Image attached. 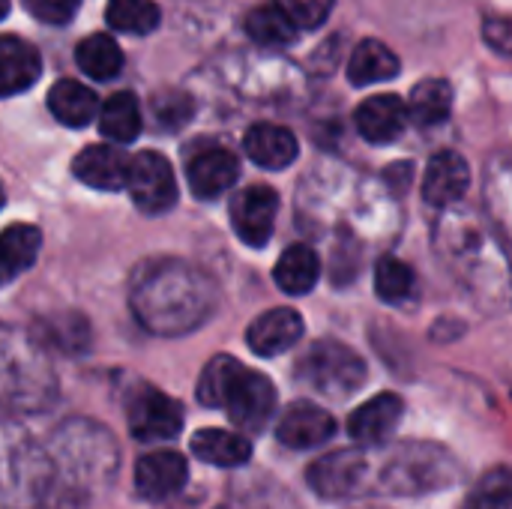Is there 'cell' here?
Instances as JSON below:
<instances>
[{
	"label": "cell",
	"instance_id": "cell-19",
	"mask_svg": "<svg viewBox=\"0 0 512 509\" xmlns=\"http://www.w3.org/2000/svg\"><path fill=\"white\" fill-rule=\"evenodd\" d=\"M48 111L72 129L87 126L96 114H99V99L90 87H84L81 81L72 78H60L51 90H48Z\"/></svg>",
	"mask_w": 512,
	"mask_h": 509
},
{
	"label": "cell",
	"instance_id": "cell-23",
	"mask_svg": "<svg viewBox=\"0 0 512 509\" xmlns=\"http://www.w3.org/2000/svg\"><path fill=\"white\" fill-rule=\"evenodd\" d=\"M405 108L408 120L417 126H438L453 111V87L444 78H426L411 90V102Z\"/></svg>",
	"mask_w": 512,
	"mask_h": 509
},
{
	"label": "cell",
	"instance_id": "cell-2",
	"mask_svg": "<svg viewBox=\"0 0 512 509\" xmlns=\"http://www.w3.org/2000/svg\"><path fill=\"white\" fill-rule=\"evenodd\" d=\"M294 378L327 396V399H345L351 393H357L366 381V363L363 357L342 345V342H333V339H324V342H315L297 363L294 369Z\"/></svg>",
	"mask_w": 512,
	"mask_h": 509
},
{
	"label": "cell",
	"instance_id": "cell-5",
	"mask_svg": "<svg viewBox=\"0 0 512 509\" xmlns=\"http://www.w3.org/2000/svg\"><path fill=\"white\" fill-rule=\"evenodd\" d=\"M222 408L228 411V417L249 432H258L270 423L273 411H276V390L270 384L267 375L252 372V369H240L234 384L228 387V396L222 402Z\"/></svg>",
	"mask_w": 512,
	"mask_h": 509
},
{
	"label": "cell",
	"instance_id": "cell-24",
	"mask_svg": "<svg viewBox=\"0 0 512 509\" xmlns=\"http://www.w3.org/2000/svg\"><path fill=\"white\" fill-rule=\"evenodd\" d=\"M75 63L93 81H111L123 69V51L108 33H93L75 48Z\"/></svg>",
	"mask_w": 512,
	"mask_h": 509
},
{
	"label": "cell",
	"instance_id": "cell-29",
	"mask_svg": "<svg viewBox=\"0 0 512 509\" xmlns=\"http://www.w3.org/2000/svg\"><path fill=\"white\" fill-rule=\"evenodd\" d=\"M414 288V273L405 261L384 255L375 267V291L384 303H399L411 294Z\"/></svg>",
	"mask_w": 512,
	"mask_h": 509
},
{
	"label": "cell",
	"instance_id": "cell-27",
	"mask_svg": "<svg viewBox=\"0 0 512 509\" xmlns=\"http://www.w3.org/2000/svg\"><path fill=\"white\" fill-rule=\"evenodd\" d=\"M105 18L120 33L147 36L159 27V6L153 0H108Z\"/></svg>",
	"mask_w": 512,
	"mask_h": 509
},
{
	"label": "cell",
	"instance_id": "cell-8",
	"mask_svg": "<svg viewBox=\"0 0 512 509\" xmlns=\"http://www.w3.org/2000/svg\"><path fill=\"white\" fill-rule=\"evenodd\" d=\"M237 177H240V162L225 147H204L186 165L189 189L204 201H213V198L225 195L237 183Z\"/></svg>",
	"mask_w": 512,
	"mask_h": 509
},
{
	"label": "cell",
	"instance_id": "cell-4",
	"mask_svg": "<svg viewBox=\"0 0 512 509\" xmlns=\"http://www.w3.org/2000/svg\"><path fill=\"white\" fill-rule=\"evenodd\" d=\"M309 486L321 498H354L366 492L369 483V453L360 450H342L318 459L309 474Z\"/></svg>",
	"mask_w": 512,
	"mask_h": 509
},
{
	"label": "cell",
	"instance_id": "cell-1",
	"mask_svg": "<svg viewBox=\"0 0 512 509\" xmlns=\"http://www.w3.org/2000/svg\"><path fill=\"white\" fill-rule=\"evenodd\" d=\"M216 303V285L183 261L144 264L132 279V312L159 336L198 327Z\"/></svg>",
	"mask_w": 512,
	"mask_h": 509
},
{
	"label": "cell",
	"instance_id": "cell-25",
	"mask_svg": "<svg viewBox=\"0 0 512 509\" xmlns=\"http://www.w3.org/2000/svg\"><path fill=\"white\" fill-rule=\"evenodd\" d=\"M99 132L117 144H129L141 132V105L135 93H114L99 108Z\"/></svg>",
	"mask_w": 512,
	"mask_h": 509
},
{
	"label": "cell",
	"instance_id": "cell-21",
	"mask_svg": "<svg viewBox=\"0 0 512 509\" xmlns=\"http://www.w3.org/2000/svg\"><path fill=\"white\" fill-rule=\"evenodd\" d=\"M192 453L216 468H240L252 459V444L225 429H201L192 435Z\"/></svg>",
	"mask_w": 512,
	"mask_h": 509
},
{
	"label": "cell",
	"instance_id": "cell-20",
	"mask_svg": "<svg viewBox=\"0 0 512 509\" xmlns=\"http://www.w3.org/2000/svg\"><path fill=\"white\" fill-rule=\"evenodd\" d=\"M318 276H321V261H318V255H315L306 243L288 246V249L279 255L276 270H273L276 285H279L285 294H291V297L309 294V291L318 285Z\"/></svg>",
	"mask_w": 512,
	"mask_h": 509
},
{
	"label": "cell",
	"instance_id": "cell-16",
	"mask_svg": "<svg viewBox=\"0 0 512 509\" xmlns=\"http://www.w3.org/2000/svg\"><path fill=\"white\" fill-rule=\"evenodd\" d=\"M243 150H246V156L255 165L270 168V171L288 168L297 159V153H300L294 132L285 129V126H276V123H255V126H249L246 135H243Z\"/></svg>",
	"mask_w": 512,
	"mask_h": 509
},
{
	"label": "cell",
	"instance_id": "cell-31",
	"mask_svg": "<svg viewBox=\"0 0 512 509\" xmlns=\"http://www.w3.org/2000/svg\"><path fill=\"white\" fill-rule=\"evenodd\" d=\"M153 114L165 129H177L195 114V102L180 90H165L153 99Z\"/></svg>",
	"mask_w": 512,
	"mask_h": 509
},
{
	"label": "cell",
	"instance_id": "cell-28",
	"mask_svg": "<svg viewBox=\"0 0 512 509\" xmlns=\"http://www.w3.org/2000/svg\"><path fill=\"white\" fill-rule=\"evenodd\" d=\"M240 369L243 366L234 357H213L204 366L201 378H198V402L207 405V408H222V402L228 396V387L234 384Z\"/></svg>",
	"mask_w": 512,
	"mask_h": 509
},
{
	"label": "cell",
	"instance_id": "cell-14",
	"mask_svg": "<svg viewBox=\"0 0 512 509\" xmlns=\"http://www.w3.org/2000/svg\"><path fill=\"white\" fill-rule=\"evenodd\" d=\"M72 174L90 186V189H105V192H117L126 186V174H129V156L111 144H90L84 147L75 159H72Z\"/></svg>",
	"mask_w": 512,
	"mask_h": 509
},
{
	"label": "cell",
	"instance_id": "cell-13",
	"mask_svg": "<svg viewBox=\"0 0 512 509\" xmlns=\"http://www.w3.org/2000/svg\"><path fill=\"white\" fill-rule=\"evenodd\" d=\"M405 414V402L396 393H381L375 399H369L366 405H360L351 420H348V432L357 444L363 447H378L384 444L402 423Z\"/></svg>",
	"mask_w": 512,
	"mask_h": 509
},
{
	"label": "cell",
	"instance_id": "cell-34",
	"mask_svg": "<svg viewBox=\"0 0 512 509\" xmlns=\"http://www.w3.org/2000/svg\"><path fill=\"white\" fill-rule=\"evenodd\" d=\"M483 33H486V42L498 54H510V18H486Z\"/></svg>",
	"mask_w": 512,
	"mask_h": 509
},
{
	"label": "cell",
	"instance_id": "cell-30",
	"mask_svg": "<svg viewBox=\"0 0 512 509\" xmlns=\"http://www.w3.org/2000/svg\"><path fill=\"white\" fill-rule=\"evenodd\" d=\"M336 0H273V6L294 24V30H315L327 21Z\"/></svg>",
	"mask_w": 512,
	"mask_h": 509
},
{
	"label": "cell",
	"instance_id": "cell-12",
	"mask_svg": "<svg viewBox=\"0 0 512 509\" xmlns=\"http://www.w3.org/2000/svg\"><path fill=\"white\" fill-rule=\"evenodd\" d=\"M354 123L369 144H390L405 132L408 108L396 93H378L360 102V108L354 111Z\"/></svg>",
	"mask_w": 512,
	"mask_h": 509
},
{
	"label": "cell",
	"instance_id": "cell-36",
	"mask_svg": "<svg viewBox=\"0 0 512 509\" xmlns=\"http://www.w3.org/2000/svg\"><path fill=\"white\" fill-rule=\"evenodd\" d=\"M0 207H3V186H0Z\"/></svg>",
	"mask_w": 512,
	"mask_h": 509
},
{
	"label": "cell",
	"instance_id": "cell-17",
	"mask_svg": "<svg viewBox=\"0 0 512 509\" xmlns=\"http://www.w3.org/2000/svg\"><path fill=\"white\" fill-rule=\"evenodd\" d=\"M39 72V51L30 42L18 36H0V99L33 87Z\"/></svg>",
	"mask_w": 512,
	"mask_h": 509
},
{
	"label": "cell",
	"instance_id": "cell-15",
	"mask_svg": "<svg viewBox=\"0 0 512 509\" xmlns=\"http://www.w3.org/2000/svg\"><path fill=\"white\" fill-rule=\"evenodd\" d=\"M300 339H303V318L294 309H270L258 315L246 330V342L258 357H279L291 351Z\"/></svg>",
	"mask_w": 512,
	"mask_h": 509
},
{
	"label": "cell",
	"instance_id": "cell-22",
	"mask_svg": "<svg viewBox=\"0 0 512 509\" xmlns=\"http://www.w3.org/2000/svg\"><path fill=\"white\" fill-rule=\"evenodd\" d=\"M396 75H399V57L381 39H363L348 60V78L357 87L390 81Z\"/></svg>",
	"mask_w": 512,
	"mask_h": 509
},
{
	"label": "cell",
	"instance_id": "cell-10",
	"mask_svg": "<svg viewBox=\"0 0 512 509\" xmlns=\"http://www.w3.org/2000/svg\"><path fill=\"white\" fill-rule=\"evenodd\" d=\"M333 432H336V420L315 402H294L276 426V438L291 450L321 447L324 441L333 438Z\"/></svg>",
	"mask_w": 512,
	"mask_h": 509
},
{
	"label": "cell",
	"instance_id": "cell-11",
	"mask_svg": "<svg viewBox=\"0 0 512 509\" xmlns=\"http://www.w3.org/2000/svg\"><path fill=\"white\" fill-rule=\"evenodd\" d=\"M471 183L468 162L456 150H441L429 159L423 174V201L432 207H450L465 198Z\"/></svg>",
	"mask_w": 512,
	"mask_h": 509
},
{
	"label": "cell",
	"instance_id": "cell-18",
	"mask_svg": "<svg viewBox=\"0 0 512 509\" xmlns=\"http://www.w3.org/2000/svg\"><path fill=\"white\" fill-rule=\"evenodd\" d=\"M39 246H42V234L36 225L18 222L0 231V285L30 270L39 255Z\"/></svg>",
	"mask_w": 512,
	"mask_h": 509
},
{
	"label": "cell",
	"instance_id": "cell-32",
	"mask_svg": "<svg viewBox=\"0 0 512 509\" xmlns=\"http://www.w3.org/2000/svg\"><path fill=\"white\" fill-rule=\"evenodd\" d=\"M510 504V477L507 471H495L483 480V486L474 492L465 509H507Z\"/></svg>",
	"mask_w": 512,
	"mask_h": 509
},
{
	"label": "cell",
	"instance_id": "cell-7",
	"mask_svg": "<svg viewBox=\"0 0 512 509\" xmlns=\"http://www.w3.org/2000/svg\"><path fill=\"white\" fill-rule=\"evenodd\" d=\"M276 213H279V195H276V189L261 186V183L243 189L231 201L234 231L252 249L267 246V240L273 237V228H276Z\"/></svg>",
	"mask_w": 512,
	"mask_h": 509
},
{
	"label": "cell",
	"instance_id": "cell-33",
	"mask_svg": "<svg viewBox=\"0 0 512 509\" xmlns=\"http://www.w3.org/2000/svg\"><path fill=\"white\" fill-rule=\"evenodd\" d=\"M81 0H24V9L42 24H66L78 12Z\"/></svg>",
	"mask_w": 512,
	"mask_h": 509
},
{
	"label": "cell",
	"instance_id": "cell-3",
	"mask_svg": "<svg viewBox=\"0 0 512 509\" xmlns=\"http://www.w3.org/2000/svg\"><path fill=\"white\" fill-rule=\"evenodd\" d=\"M126 189L141 213L159 216L168 213L177 204V180L174 168L162 153L144 150L129 159V174H126Z\"/></svg>",
	"mask_w": 512,
	"mask_h": 509
},
{
	"label": "cell",
	"instance_id": "cell-35",
	"mask_svg": "<svg viewBox=\"0 0 512 509\" xmlns=\"http://www.w3.org/2000/svg\"><path fill=\"white\" fill-rule=\"evenodd\" d=\"M6 12H9V0H0V18H3Z\"/></svg>",
	"mask_w": 512,
	"mask_h": 509
},
{
	"label": "cell",
	"instance_id": "cell-6",
	"mask_svg": "<svg viewBox=\"0 0 512 509\" xmlns=\"http://www.w3.org/2000/svg\"><path fill=\"white\" fill-rule=\"evenodd\" d=\"M126 423L138 441H168V438H177L183 426V408L162 390L144 387L132 396Z\"/></svg>",
	"mask_w": 512,
	"mask_h": 509
},
{
	"label": "cell",
	"instance_id": "cell-26",
	"mask_svg": "<svg viewBox=\"0 0 512 509\" xmlns=\"http://www.w3.org/2000/svg\"><path fill=\"white\" fill-rule=\"evenodd\" d=\"M246 33L252 42L264 45V48H285L297 39V30L294 24L273 6V3H264V6H255L246 21H243Z\"/></svg>",
	"mask_w": 512,
	"mask_h": 509
},
{
	"label": "cell",
	"instance_id": "cell-9",
	"mask_svg": "<svg viewBox=\"0 0 512 509\" xmlns=\"http://www.w3.org/2000/svg\"><path fill=\"white\" fill-rule=\"evenodd\" d=\"M189 480V465L180 453H147L135 465V492L147 501H165L177 495Z\"/></svg>",
	"mask_w": 512,
	"mask_h": 509
}]
</instances>
